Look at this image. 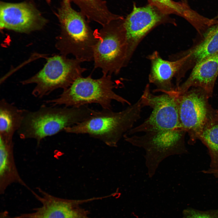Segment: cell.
<instances>
[{
    "label": "cell",
    "instance_id": "obj_1",
    "mask_svg": "<svg viewBox=\"0 0 218 218\" xmlns=\"http://www.w3.org/2000/svg\"><path fill=\"white\" fill-rule=\"evenodd\" d=\"M94 109L88 105L58 107L45 105L38 110H25L17 131L22 139H33L39 145L45 137L54 135L88 117Z\"/></svg>",
    "mask_w": 218,
    "mask_h": 218
},
{
    "label": "cell",
    "instance_id": "obj_2",
    "mask_svg": "<svg viewBox=\"0 0 218 218\" xmlns=\"http://www.w3.org/2000/svg\"><path fill=\"white\" fill-rule=\"evenodd\" d=\"M144 106L140 98L125 110L115 112L111 109L94 110L87 119L65 128L66 133L86 134L107 145L116 146L119 141L140 118Z\"/></svg>",
    "mask_w": 218,
    "mask_h": 218
},
{
    "label": "cell",
    "instance_id": "obj_3",
    "mask_svg": "<svg viewBox=\"0 0 218 218\" xmlns=\"http://www.w3.org/2000/svg\"><path fill=\"white\" fill-rule=\"evenodd\" d=\"M71 2V0H62L58 10L61 28L58 48L62 55L72 54L82 62L93 61L98 40L97 29H92L86 17L74 9Z\"/></svg>",
    "mask_w": 218,
    "mask_h": 218
},
{
    "label": "cell",
    "instance_id": "obj_4",
    "mask_svg": "<svg viewBox=\"0 0 218 218\" xmlns=\"http://www.w3.org/2000/svg\"><path fill=\"white\" fill-rule=\"evenodd\" d=\"M117 85L111 75H103L98 79L93 78L91 75L82 76L63 90L58 97L45 102L50 105L68 107H79L95 103L102 109H111V102L114 100L123 105H130L129 101L114 91Z\"/></svg>",
    "mask_w": 218,
    "mask_h": 218
},
{
    "label": "cell",
    "instance_id": "obj_5",
    "mask_svg": "<svg viewBox=\"0 0 218 218\" xmlns=\"http://www.w3.org/2000/svg\"><path fill=\"white\" fill-rule=\"evenodd\" d=\"M124 18L114 20L97 29L98 40L94 52V68L100 69L103 75L117 74L127 65Z\"/></svg>",
    "mask_w": 218,
    "mask_h": 218
},
{
    "label": "cell",
    "instance_id": "obj_6",
    "mask_svg": "<svg viewBox=\"0 0 218 218\" xmlns=\"http://www.w3.org/2000/svg\"><path fill=\"white\" fill-rule=\"evenodd\" d=\"M82 62L75 58L56 55L49 58L43 68L31 77L22 81L24 85L34 84L32 91L35 97L42 98L58 89L65 90L70 86L87 69Z\"/></svg>",
    "mask_w": 218,
    "mask_h": 218
},
{
    "label": "cell",
    "instance_id": "obj_7",
    "mask_svg": "<svg viewBox=\"0 0 218 218\" xmlns=\"http://www.w3.org/2000/svg\"><path fill=\"white\" fill-rule=\"evenodd\" d=\"M178 96L175 91L155 95L151 92L150 86H146L140 98L144 106L150 107L152 112L142 123L125 134L166 133L182 130L179 117Z\"/></svg>",
    "mask_w": 218,
    "mask_h": 218
},
{
    "label": "cell",
    "instance_id": "obj_8",
    "mask_svg": "<svg viewBox=\"0 0 218 218\" xmlns=\"http://www.w3.org/2000/svg\"><path fill=\"white\" fill-rule=\"evenodd\" d=\"M185 132L179 130L166 133L124 134L125 140L144 150L145 164L149 177H152L161 163L171 156L186 152L183 138Z\"/></svg>",
    "mask_w": 218,
    "mask_h": 218
},
{
    "label": "cell",
    "instance_id": "obj_9",
    "mask_svg": "<svg viewBox=\"0 0 218 218\" xmlns=\"http://www.w3.org/2000/svg\"><path fill=\"white\" fill-rule=\"evenodd\" d=\"M166 24L176 25L175 19L169 15L150 4L139 7L134 4L132 11L124 21L127 37V65L144 38L156 27Z\"/></svg>",
    "mask_w": 218,
    "mask_h": 218
},
{
    "label": "cell",
    "instance_id": "obj_10",
    "mask_svg": "<svg viewBox=\"0 0 218 218\" xmlns=\"http://www.w3.org/2000/svg\"><path fill=\"white\" fill-rule=\"evenodd\" d=\"M208 97L202 89L187 91L179 96L178 111L181 127L193 140L197 138L210 114Z\"/></svg>",
    "mask_w": 218,
    "mask_h": 218
},
{
    "label": "cell",
    "instance_id": "obj_11",
    "mask_svg": "<svg viewBox=\"0 0 218 218\" xmlns=\"http://www.w3.org/2000/svg\"><path fill=\"white\" fill-rule=\"evenodd\" d=\"M46 22V20L31 3L0 2L1 28L27 33L41 29Z\"/></svg>",
    "mask_w": 218,
    "mask_h": 218
},
{
    "label": "cell",
    "instance_id": "obj_12",
    "mask_svg": "<svg viewBox=\"0 0 218 218\" xmlns=\"http://www.w3.org/2000/svg\"><path fill=\"white\" fill-rule=\"evenodd\" d=\"M177 55L172 56L169 61L162 58L157 51L147 56L150 63L148 80L150 83L157 87L154 92L165 93L175 90L172 79L177 76L189 56L183 53Z\"/></svg>",
    "mask_w": 218,
    "mask_h": 218
},
{
    "label": "cell",
    "instance_id": "obj_13",
    "mask_svg": "<svg viewBox=\"0 0 218 218\" xmlns=\"http://www.w3.org/2000/svg\"><path fill=\"white\" fill-rule=\"evenodd\" d=\"M38 195L31 191L42 206L33 209L34 212L21 214L15 218H88L75 207L76 201L59 198L38 188Z\"/></svg>",
    "mask_w": 218,
    "mask_h": 218
},
{
    "label": "cell",
    "instance_id": "obj_14",
    "mask_svg": "<svg viewBox=\"0 0 218 218\" xmlns=\"http://www.w3.org/2000/svg\"><path fill=\"white\" fill-rule=\"evenodd\" d=\"M218 75V53L206 57L193 67L187 79L175 89L180 94L191 87H199L208 96L211 95Z\"/></svg>",
    "mask_w": 218,
    "mask_h": 218
},
{
    "label": "cell",
    "instance_id": "obj_15",
    "mask_svg": "<svg viewBox=\"0 0 218 218\" xmlns=\"http://www.w3.org/2000/svg\"><path fill=\"white\" fill-rule=\"evenodd\" d=\"M13 141L0 137V193L3 194L7 187L18 183L30 190L18 172L13 154Z\"/></svg>",
    "mask_w": 218,
    "mask_h": 218
},
{
    "label": "cell",
    "instance_id": "obj_16",
    "mask_svg": "<svg viewBox=\"0 0 218 218\" xmlns=\"http://www.w3.org/2000/svg\"><path fill=\"white\" fill-rule=\"evenodd\" d=\"M201 36L202 39L192 48L184 52L189 56L183 66L187 71L203 59L218 53V19Z\"/></svg>",
    "mask_w": 218,
    "mask_h": 218
},
{
    "label": "cell",
    "instance_id": "obj_17",
    "mask_svg": "<svg viewBox=\"0 0 218 218\" xmlns=\"http://www.w3.org/2000/svg\"><path fill=\"white\" fill-rule=\"evenodd\" d=\"M25 109H21L5 99L0 101V137L13 141L15 133L19 128Z\"/></svg>",
    "mask_w": 218,
    "mask_h": 218
},
{
    "label": "cell",
    "instance_id": "obj_18",
    "mask_svg": "<svg viewBox=\"0 0 218 218\" xmlns=\"http://www.w3.org/2000/svg\"><path fill=\"white\" fill-rule=\"evenodd\" d=\"M89 22L94 21L104 26L111 22L123 18L109 9L104 0H71Z\"/></svg>",
    "mask_w": 218,
    "mask_h": 218
},
{
    "label": "cell",
    "instance_id": "obj_19",
    "mask_svg": "<svg viewBox=\"0 0 218 218\" xmlns=\"http://www.w3.org/2000/svg\"><path fill=\"white\" fill-rule=\"evenodd\" d=\"M210 114L197 138L207 147L211 162L218 165V109Z\"/></svg>",
    "mask_w": 218,
    "mask_h": 218
},
{
    "label": "cell",
    "instance_id": "obj_20",
    "mask_svg": "<svg viewBox=\"0 0 218 218\" xmlns=\"http://www.w3.org/2000/svg\"><path fill=\"white\" fill-rule=\"evenodd\" d=\"M148 3L158 8L163 13L168 15H175L182 17L189 22L194 20L197 12L192 9L188 4L177 2L173 0H147Z\"/></svg>",
    "mask_w": 218,
    "mask_h": 218
},
{
    "label": "cell",
    "instance_id": "obj_21",
    "mask_svg": "<svg viewBox=\"0 0 218 218\" xmlns=\"http://www.w3.org/2000/svg\"><path fill=\"white\" fill-rule=\"evenodd\" d=\"M183 218H218V209L200 211L187 209L184 211Z\"/></svg>",
    "mask_w": 218,
    "mask_h": 218
},
{
    "label": "cell",
    "instance_id": "obj_22",
    "mask_svg": "<svg viewBox=\"0 0 218 218\" xmlns=\"http://www.w3.org/2000/svg\"><path fill=\"white\" fill-rule=\"evenodd\" d=\"M0 218H15L10 216L7 211L2 212L0 213Z\"/></svg>",
    "mask_w": 218,
    "mask_h": 218
},
{
    "label": "cell",
    "instance_id": "obj_23",
    "mask_svg": "<svg viewBox=\"0 0 218 218\" xmlns=\"http://www.w3.org/2000/svg\"><path fill=\"white\" fill-rule=\"evenodd\" d=\"M206 173H211L218 177V169L216 170H209L204 172Z\"/></svg>",
    "mask_w": 218,
    "mask_h": 218
},
{
    "label": "cell",
    "instance_id": "obj_24",
    "mask_svg": "<svg viewBox=\"0 0 218 218\" xmlns=\"http://www.w3.org/2000/svg\"><path fill=\"white\" fill-rule=\"evenodd\" d=\"M181 0V2H182L184 3L187 4L188 0Z\"/></svg>",
    "mask_w": 218,
    "mask_h": 218
},
{
    "label": "cell",
    "instance_id": "obj_25",
    "mask_svg": "<svg viewBox=\"0 0 218 218\" xmlns=\"http://www.w3.org/2000/svg\"><path fill=\"white\" fill-rule=\"evenodd\" d=\"M214 19H218V14L217 15V16L215 17Z\"/></svg>",
    "mask_w": 218,
    "mask_h": 218
},
{
    "label": "cell",
    "instance_id": "obj_26",
    "mask_svg": "<svg viewBox=\"0 0 218 218\" xmlns=\"http://www.w3.org/2000/svg\"><path fill=\"white\" fill-rule=\"evenodd\" d=\"M213 19V23H212V24L211 25H212L214 23V20ZM211 25H210V26H211ZM210 26H209V27H210ZM209 27H208V28H209ZM205 31H204V32H205ZM204 32H203V33H204ZM203 33L202 35H201Z\"/></svg>",
    "mask_w": 218,
    "mask_h": 218
}]
</instances>
